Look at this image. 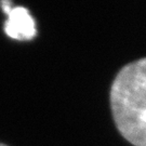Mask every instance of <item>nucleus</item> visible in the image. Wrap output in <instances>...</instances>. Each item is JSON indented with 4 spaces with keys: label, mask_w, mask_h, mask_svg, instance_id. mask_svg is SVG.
I'll use <instances>...</instances> for the list:
<instances>
[{
    "label": "nucleus",
    "mask_w": 146,
    "mask_h": 146,
    "mask_svg": "<svg viewBox=\"0 0 146 146\" xmlns=\"http://www.w3.org/2000/svg\"><path fill=\"white\" fill-rule=\"evenodd\" d=\"M5 31L9 37L16 40H29L36 35V24L27 9L13 7L8 13Z\"/></svg>",
    "instance_id": "f03ea898"
},
{
    "label": "nucleus",
    "mask_w": 146,
    "mask_h": 146,
    "mask_svg": "<svg viewBox=\"0 0 146 146\" xmlns=\"http://www.w3.org/2000/svg\"><path fill=\"white\" fill-rule=\"evenodd\" d=\"M110 108L120 134L134 146H146V58L121 68L113 81Z\"/></svg>",
    "instance_id": "f257e3e1"
},
{
    "label": "nucleus",
    "mask_w": 146,
    "mask_h": 146,
    "mask_svg": "<svg viewBox=\"0 0 146 146\" xmlns=\"http://www.w3.org/2000/svg\"><path fill=\"white\" fill-rule=\"evenodd\" d=\"M1 8H2L3 12L8 13L13 8L12 3H11V0H1Z\"/></svg>",
    "instance_id": "7ed1b4c3"
},
{
    "label": "nucleus",
    "mask_w": 146,
    "mask_h": 146,
    "mask_svg": "<svg viewBox=\"0 0 146 146\" xmlns=\"http://www.w3.org/2000/svg\"><path fill=\"white\" fill-rule=\"evenodd\" d=\"M0 146H7V145H5V144H1V143H0Z\"/></svg>",
    "instance_id": "20e7f679"
}]
</instances>
